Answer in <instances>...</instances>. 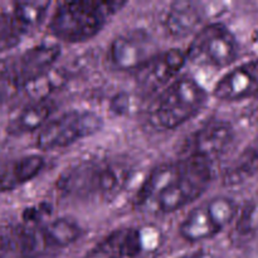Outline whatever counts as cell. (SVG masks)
<instances>
[{"label": "cell", "instance_id": "6da1fadb", "mask_svg": "<svg viewBox=\"0 0 258 258\" xmlns=\"http://www.w3.org/2000/svg\"><path fill=\"white\" fill-rule=\"evenodd\" d=\"M212 161L197 155L156 166L136 194L139 209L174 213L197 201L212 183Z\"/></svg>", "mask_w": 258, "mask_h": 258}, {"label": "cell", "instance_id": "7a4b0ae2", "mask_svg": "<svg viewBox=\"0 0 258 258\" xmlns=\"http://www.w3.org/2000/svg\"><path fill=\"white\" fill-rule=\"evenodd\" d=\"M131 178L127 164L110 159H88L68 168L58 179V189L75 198L111 199Z\"/></svg>", "mask_w": 258, "mask_h": 258}, {"label": "cell", "instance_id": "3957f363", "mask_svg": "<svg viewBox=\"0 0 258 258\" xmlns=\"http://www.w3.org/2000/svg\"><path fill=\"white\" fill-rule=\"evenodd\" d=\"M126 2L76 0L57 5L49 20V32L66 43L87 42L102 30L108 19L117 14Z\"/></svg>", "mask_w": 258, "mask_h": 258}, {"label": "cell", "instance_id": "277c9868", "mask_svg": "<svg viewBox=\"0 0 258 258\" xmlns=\"http://www.w3.org/2000/svg\"><path fill=\"white\" fill-rule=\"evenodd\" d=\"M207 97V91L194 78H176L155 96L149 121L158 130H174L193 118L206 105Z\"/></svg>", "mask_w": 258, "mask_h": 258}, {"label": "cell", "instance_id": "5b68a950", "mask_svg": "<svg viewBox=\"0 0 258 258\" xmlns=\"http://www.w3.org/2000/svg\"><path fill=\"white\" fill-rule=\"evenodd\" d=\"M102 126V117L93 111H68L52 118L39 131L37 148L43 151L67 148L82 139L97 134Z\"/></svg>", "mask_w": 258, "mask_h": 258}, {"label": "cell", "instance_id": "8992f818", "mask_svg": "<svg viewBox=\"0 0 258 258\" xmlns=\"http://www.w3.org/2000/svg\"><path fill=\"white\" fill-rule=\"evenodd\" d=\"M60 54L55 43H40L0 66V80L12 90L25 88L47 77Z\"/></svg>", "mask_w": 258, "mask_h": 258}, {"label": "cell", "instance_id": "52a82bcc", "mask_svg": "<svg viewBox=\"0 0 258 258\" xmlns=\"http://www.w3.org/2000/svg\"><path fill=\"white\" fill-rule=\"evenodd\" d=\"M188 60L212 68L229 67L238 57V43L222 23H212L198 30L186 52Z\"/></svg>", "mask_w": 258, "mask_h": 258}, {"label": "cell", "instance_id": "ba28073f", "mask_svg": "<svg viewBox=\"0 0 258 258\" xmlns=\"http://www.w3.org/2000/svg\"><path fill=\"white\" fill-rule=\"evenodd\" d=\"M237 204L228 197H214L191 209L179 227V233L188 242H202L221 233L233 222Z\"/></svg>", "mask_w": 258, "mask_h": 258}, {"label": "cell", "instance_id": "9c48e42d", "mask_svg": "<svg viewBox=\"0 0 258 258\" xmlns=\"http://www.w3.org/2000/svg\"><path fill=\"white\" fill-rule=\"evenodd\" d=\"M186 60V53L178 48L158 52L135 72L138 88L144 95L156 96L179 78Z\"/></svg>", "mask_w": 258, "mask_h": 258}, {"label": "cell", "instance_id": "30bf717a", "mask_svg": "<svg viewBox=\"0 0 258 258\" xmlns=\"http://www.w3.org/2000/svg\"><path fill=\"white\" fill-rule=\"evenodd\" d=\"M158 53L154 38L144 29L127 30L112 40L110 60L120 71H136Z\"/></svg>", "mask_w": 258, "mask_h": 258}, {"label": "cell", "instance_id": "8fae6325", "mask_svg": "<svg viewBox=\"0 0 258 258\" xmlns=\"http://www.w3.org/2000/svg\"><path fill=\"white\" fill-rule=\"evenodd\" d=\"M213 95L217 100L227 102L258 96V59L232 68L216 83Z\"/></svg>", "mask_w": 258, "mask_h": 258}, {"label": "cell", "instance_id": "7c38bea8", "mask_svg": "<svg viewBox=\"0 0 258 258\" xmlns=\"http://www.w3.org/2000/svg\"><path fill=\"white\" fill-rule=\"evenodd\" d=\"M233 141V128L231 123L222 120H212L199 128L190 139V153L213 161L226 153Z\"/></svg>", "mask_w": 258, "mask_h": 258}, {"label": "cell", "instance_id": "4fadbf2b", "mask_svg": "<svg viewBox=\"0 0 258 258\" xmlns=\"http://www.w3.org/2000/svg\"><path fill=\"white\" fill-rule=\"evenodd\" d=\"M143 249L141 232L135 228H122L108 234L83 258H136Z\"/></svg>", "mask_w": 258, "mask_h": 258}, {"label": "cell", "instance_id": "5bb4252c", "mask_svg": "<svg viewBox=\"0 0 258 258\" xmlns=\"http://www.w3.org/2000/svg\"><path fill=\"white\" fill-rule=\"evenodd\" d=\"M44 164V158L38 154L0 161V193L27 184L43 170Z\"/></svg>", "mask_w": 258, "mask_h": 258}, {"label": "cell", "instance_id": "9a60e30c", "mask_svg": "<svg viewBox=\"0 0 258 258\" xmlns=\"http://www.w3.org/2000/svg\"><path fill=\"white\" fill-rule=\"evenodd\" d=\"M55 110V105L50 98H38L22 108L8 125L10 135L20 136L25 134L40 131L50 120Z\"/></svg>", "mask_w": 258, "mask_h": 258}, {"label": "cell", "instance_id": "2e32d148", "mask_svg": "<svg viewBox=\"0 0 258 258\" xmlns=\"http://www.w3.org/2000/svg\"><path fill=\"white\" fill-rule=\"evenodd\" d=\"M202 22L201 10L191 3H175L165 18V27L174 37H186Z\"/></svg>", "mask_w": 258, "mask_h": 258}, {"label": "cell", "instance_id": "e0dca14e", "mask_svg": "<svg viewBox=\"0 0 258 258\" xmlns=\"http://www.w3.org/2000/svg\"><path fill=\"white\" fill-rule=\"evenodd\" d=\"M40 237L45 247L62 248L75 243L81 236V228L76 222L68 218H55L40 224Z\"/></svg>", "mask_w": 258, "mask_h": 258}, {"label": "cell", "instance_id": "ac0fdd59", "mask_svg": "<svg viewBox=\"0 0 258 258\" xmlns=\"http://www.w3.org/2000/svg\"><path fill=\"white\" fill-rule=\"evenodd\" d=\"M258 173V149L248 148L224 170L223 183L228 186L241 185Z\"/></svg>", "mask_w": 258, "mask_h": 258}, {"label": "cell", "instance_id": "d6986e66", "mask_svg": "<svg viewBox=\"0 0 258 258\" xmlns=\"http://www.w3.org/2000/svg\"><path fill=\"white\" fill-rule=\"evenodd\" d=\"M50 7L49 2L44 0H33V2H15L12 4V10L15 17L19 19L28 32H32L39 27L45 19L48 8Z\"/></svg>", "mask_w": 258, "mask_h": 258}, {"label": "cell", "instance_id": "ffe728a7", "mask_svg": "<svg viewBox=\"0 0 258 258\" xmlns=\"http://www.w3.org/2000/svg\"><path fill=\"white\" fill-rule=\"evenodd\" d=\"M28 34L29 32L15 17L12 8L0 12V52L17 47Z\"/></svg>", "mask_w": 258, "mask_h": 258}, {"label": "cell", "instance_id": "44dd1931", "mask_svg": "<svg viewBox=\"0 0 258 258\" xmlns=\"http://www.w3.org/2000/svg\"><path fill=\"white\" fill-rule=\"evenodd\" d=\"M180 258H219V257L217 256V254L212 253V252L197 251V252H193V253L185 254V256H183Z\"/></svg>", "mask_w": 258, "mask_h": 258}]
</instances>
